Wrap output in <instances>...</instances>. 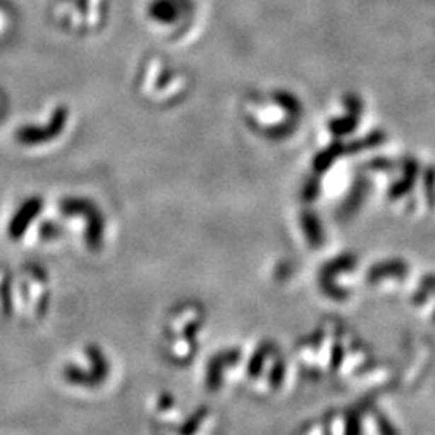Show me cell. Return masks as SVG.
I'll return each instance as SVG.
<instances>
[{
    "instance_id": "6da1fadb",
    "label": "cell",
    "mask_w": 435,
    "mask_h": 435,
    "mask_svg": "<svg viewBox=\"0 0 435 435\" xmlns=\"http://www.w3.org/2000/svg\"><path fill=\"white\" fill-rule=\"evenodd\" d=\"M69 112L66 107H57L52 113L50 121L45 126L25 124L15 131L16 142L21 145H40L54 141L65 129Z\"/></svg>"
},
{
    "instance_id": "7a4b0ae2",
    "label": "cell",
    "mask_w": 435,
    "mask_h": 435,
    "mask_svg": "<svg viewBox=\"0 0 435 435\" xmlns=\"http://www.w3.org/2000/svg\"><path fill=\"white\" fill-rule=\"evenodd\" d=\"M185 11V0H150L147 15L158 25H173Z\"/></svg>"
}]
</instances>
